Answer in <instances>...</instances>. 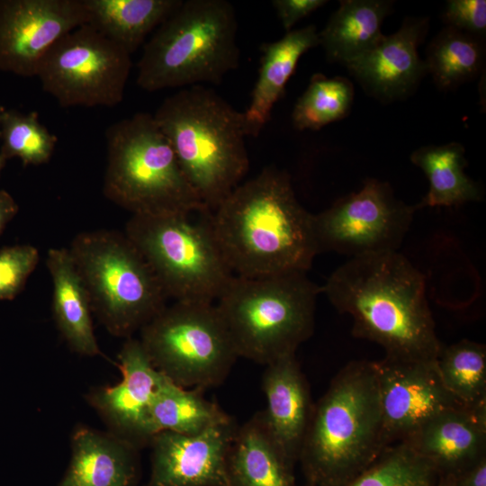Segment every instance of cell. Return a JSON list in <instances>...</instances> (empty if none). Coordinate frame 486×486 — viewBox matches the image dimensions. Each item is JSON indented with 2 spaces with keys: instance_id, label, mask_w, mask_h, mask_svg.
<instances>
[{
  "instance_id": "31",
  "label": "cell",
  "mask_w": 486,
  "mask_h": 486,
  "mask_svg": "<svg viewBox=\"0 0 486 486\" xmlns=\"http://www.w3.org/2000/svg\"><path fill=\"white\" fill-rule=\"evenodd\" d=\"M435 467L403 442L389 446L346 486H438Z\"/></svg>"
},
{
  "instance_id": "11",
  "label": "cell",
  "mask_w": 486,
  "mask_h": 486,
  "mask_svg": "<svg viewBox=\"0 0 486 486\" xmlns=\"http://www.w3.org/2000/svg\"><path fill=\"white\" fill-rule=\"evenodd\" d=\"M130 56L86 23L50 47L36 76L61 107H114L124 96Z\"/></svg>"
},
{
  "instance_id": "37",
  "label": "cell",
  "mask_w": 486,
  "mask_h": 486,
  "mask_svg": "<svg viewBox=\"0 0 486 486\" xmlns=\"http://www.w3.org/2000/svg\"><path fill=\"white\" fill-rule=\"evenodd\" d=\"M18 204L5 190H0V235L7 223L17 214Z\"/></svg>"
},
{
  "instance_id": "27",
  "label": "cell",
  "mask_w": 486,
  "mask_h": 486,
  "mask_svg": "<svg viewBox=\"0 0 486 486\" xmlns=\"http://www.w3.org/2000/svg\"><path fill=\"white\" fill-rule=\"evenodd\" d=\"M203 391L181 387L164 376L150 404L158 433L195 435L233 419L217 403L205 399Z\"/></svg>"
},
{
  "instance_id": "22",
  "label": "cell",
  "mask_w": 486,
  "mask_h": 486,
  "mask_svg": "<svg viewBox=\"0 0 486 486\" xmlns=\"http://www.w3.org/2000/svg\"><path fill=\"white\" fill-rule=\"evenodd\" d=\"M46 266L52 281L53 318L62 338L77 355L102 356L90 299L68 249H49Z\"/></svg>"
},
{
  "instance_id": "16",
  "label": "cell",
  "mask_w": 486,
  "mask_h": 486,
  "mask_svg": "<svg viewBox=\"0 0 486 486\" xmlns=\"http://www.w3.org/2000/svg\"><path fill=\"white\" fill-rule=\"evenodd\" d=\"M238 428L231 419L195 435L157 433L149 445L150 475L143 486H231L228 458Z\"/></svg>"
},
{
  "instance_id": "10",
  "label": "cell",
  "mask_w": 486,
  "mask_h": 486,
  "mask_svg": "<svg viewBox=\"0 0 486 486\" xmlns=\"http://www.w3.org/2000/svg\"><path fill=\"white\" fill-rule=\"evenodd\" d=\"M152 365L184 388L220 385L238 358L214 302L166 305L140 330Z\"/></svg>"
},
{
  "instance_id": "38",
  "label": "cell",
  "mask_w": 486,
  "mask_h": 486,
  "mask_svg": "<svg viewBox=\"0 0 486 486\" xmlns=\"http://www.w3.org/2000/svg\"><path fill=\"white\" fill-rule=\"evenodd\" d=\"M438 486H453V485L447 480L440 478Z\"/></svg>"
},
{
  "instance_id": "7",
  "label": "cell",
  "mask_w": 486,
  "mask_h": 486,
  "mask_svg": "<svg viewBox=\"0 0 486 486\" xmlns=\"http://www.w3.org/2000/svg\"><path fill=\"white\" fill-rule=\"evenodd\" d=\"M103 192L132 215L209 212L185 178L153 114L137 112L108 127Z\"/></svg>"
},
{
  "instance_id": "41",
  "label": "cell",
  "mask_w": 486,
  "mask_h": 486,
  "mask_svg": "<svg viewBox=\"0 0 486 486\" xmlns=\"http://www.w3.org/2000/svg\"><path fill=\"white\" fill-rule=\"evenodd\" d=\"M304 486H310V485H309V484H305Z\"/></svg>"
},
{
  "instance_id": "2",
  "label": "cell",
  "mask_w": 486,
  "mask_h": 486,
  "mask_svg": "<svg viewBox=\"0 0 486 486\" xmlns=\"http://www.w3.org/2000/svg\"><path fill=\"white\" fill-rule=\"evenodd\" d=\"M210 220L237 276L308 272L319 254L313 214L297 200L289 174L274 166L238 184Z\"/></svg>"
},
{
  "instance_id": "5",
  "label": "cell",
  "mask_w": 486,
  "mask_h": 486,
  "mask_svg": "<svg viewBox=\"0 0 486 486\" xmlns=\"http://www.w3.org/2000/svg\"><path fill=\"white\" fill-rule=\"evenodd\" d=\"M321 292L304 271L233 275L215 305L238 357L266 365L310 338Z\"/></svg>"
},
{
  "instance_id": "23",
  "label": "cell",
  "mask_w": 486,
  "mask_h": 486,
  "mask_svg": "<svg viewBox=\"0 0 486 486\" xmlns=\"http://www.w3.org/2000/svg\"><path fill=\"white\" fill-rule=\"evenodd\" d=\"M294 466L271 436L261 411L238 428L228 458L231 486H297Z\"/></svg>"
},
{
  "instance_id": "28",
  "label": "cell",
  "mask_w": 486,
  "mask_h": 486,
  "mask_svg": "<svg viewBox=\"0 0 486 486\" xmlns=\"http://www.w3.org/2000/svg\"><path fill=\"white\" fill-rule=\"evenodd\" d=\"M484 56L482 38L446 26L428 44L424 61L437 87L449 90L477 77Z\"/></svg>"
},
{
  "instance_id": "30",
  "label": "cell",
  "mask_w": 486,
  "mask_h": 486,
  "mask_svg": "<svg viewBox=\"0 0 486 486\" xmlns=\"http://www.w3.org/2000/svg\"><path fill=\"white\" fill-rule=\"evenodd\" d=\"M354 94V86L348 78L314 74L293 107V127L298 130H318L342 120L350 112Z\"/></svg>"
},
{
  "instance_id": "33",
  "label": "cell",
  "mask_w": 486,
  "mask_h": 486,
  "mask_svg": "<svg viewBox=\"0 0 486 486\" xmlns=\"http://www.w3.org/2000/svg\"><path fill=\"white\" fill-rule=\"evenodd\" d=\"M39 260V250L32 245L0 249V300H13L21 292Z\"/></svg>"
},
{
  "instance_id": "12",
  "label": "cell",
  "mask_w": 486,
  "mask_h": 486,
  "mask_svg": "<svg viewBox=\"0 0 486 486\" xmlns=\"http://www.w3.org/2000/svg\"><path fill=\"white\" fill-rule=\"evenodd\" d=\"M418 209L398 199L389 183L366 178L359 191L313 214L319 254L333 251L354 257L396 252Z\"/></svg>"
},
{
  "instance_id": "32",
  "label": "cell",
  "mask_w": 486,
  "mask_h": 486,
  "mask_svg": "<svg viewBox=\"0 0 486 486\" xmlns=\"http://www.w3.org/2000/svg\"><path fill=\"white\" fill-rule=\"evenodd\" d=\"M2 148L6 160L18 158L23 166H38L51 158L58 139L40 121L36 112L22 113L5 110L0 123Z\"/></svg>"
},
{
  "instance_id": "20",
  "label": "cell",
  "mask_w": 486,
  "mask_h": 486,
  "mask_svg": "<svg viewBox=\"0 0 486 486\" xmlns=\"http://www.w3.org/2000/svg\"><path fill=\"white\" fill-rule=\"evenodd\" d=\"M71 456L58 486H137L140 450L110 432L75 427Z\"/></svg>"
},
{
  "instance_id": "35",
  "label": "cell",
  "mask_w": 486,
  "mask_h": 486,
  "mask_svg": "<svg viewBox=\"0 0 486 486\" xmlns=\"http://www.w3.org/2000/svg\"><path fill=\"white\" fill-rule=\"evenodd\" d=\"M325 0H274V6L277 16L287 32L292 31V26L300 20L326 4Z\"/></svg>"
},
{
  "instance_id": "1",
  "label": "cell",
  "mask_w": 486,
  "mask_h": 486,
  "mask_svg": "<svg viewBox=\"0 0 486 486\" xmlns=\"http://www.w3.org/2000/svg\"><path fill=\"white\" fill-rule=\"evenodd\" d=\"M353 320L355 337L377 343L388 357L436 360L442 343L426 295V278L402 254L354 256L321 286Z\"/></svg>"
},
{
  "instance_id": "25",
  "label": "cell",
  "mask_w": 486,
  "mask_h": 486,
  "mask_svg": "<svg viewBox=\"0 0 486 486\" xmlns=\"http://www.w3.org/2000/svg\"><path fill=\"white\" fill-rule=\"evenodd\" d=\"M182 0H83L88 24L130 55Z\"/></svg>"
},
{
  "instance_id": "34",
  "label": "cell",
  "mask_w": 486,
  "mask_h": 486,
  "mask_svg": "<svg viewBox=\"0 0 486 486\" xmlns=\"http://www.w3.org/2000/svg\"><path fill=\"white\" fill-rule=\"evenodd\" d=\"M443 19L446 26L482 38L486 32V1L449 0Z\"/></svg>"
},
{
  "instance_id": "9",
  "label": "cell",
  "mask_w": 486,
  "mask_h": 486,
  "mask_svg": "<svg viewBox=\"0 0 486 486\" xmlns=\"http://www.w3.org/2000/svg\"><path fill=\"white\" fill-rule=\"evenodd\" d=\"M139 215L124 233L140 252L168 298L214 302L234 275L214 236L211 212Z\"/></svg>"
},
{
  "instance_id": "29",
  "label": "cell",
  "mask_w": 486,
  "mask_h": 486,
  "mask_svg": "<svg viewBox=\"0 0 486 486\" xmlns=\"http://www.w3.org/2000/svg\"><path fill=\"white\" fill-rule=\"evenodd\" d=\"M441 380L447 391L469 408L486 405V346L463 339L442 345L436 358Z\"/></svg>"
},
{
  "instance_id": "15",
  "label": "cell",
  "mask_w": 486,
  "mask_h": 486,
  "mask_svg": "<svg viewBox=\"0 0 486 486\" xmlns=\"http://www.w3.org/2000/svg\"><path fill=\"white\" fill-rule=\"evenodd\" d=\"M117 359L122 380L89 389L85 399L108 432L140 450L158 433L150 404L164 375L152 365L139 338H126Z\"/></svg>"
},
{
  "instance_id": "8",
  "label": "cell",
  "mask_w": 486,
  "mask_h": 486,
  "mask_svg": "<svg viewBox=\"0 0 486 486\" xmlns=\"http://www.w3.org/2000/svg\"><path fill=\"white\" fill-rule=\"evenodd\" d=\"M68 249L93 315L111 335L133 337L166 306L168 297L158 278L124 232L84 231Z\"/></svg>"
},
{
  "instance_id": "26",
  "label": "cell",
  "mask_w": 486,
  "mask_h": 486,
  "mask_svg": "<svg viewBox=\"0 0 486 486\" xmlns=\"http://www.w3.org/2000/svg\"><path fill=\"white\" fill-rule=\"evenodd\" d=\"M464 148L458 142L423 146L411 153L410 161L424 172L429 183L418 208L459 206L482 198L477 184L464 173Z\"/></svg>"
},
{
  "instance_id": "3",
  "label": "cell",
  "mask_w": 486,
  "mask_h": 486,
  "mask_svg": "<svg viewBox=\"0 0 486 486\" xmlns=\"http://www.w3.org/2000/svg\"><path fill=\"white\" fill-rule=\"evenodd\" d=\"M374 362L352 361L313 405L298 462L310 486H346L388 447Z\"/></svg>"
},
{
  "instance_id": "18",
  "label": "cell",
  "mask_w": 486,
  "mask_h": 486,
  "mask_svg": "<svg viewBox=\"0 0 486 486\" xmlns=\"http://www.w3.org/2000/svg\"><path fill=\"white\" fill-rule=\"evenodd\" d=\"M401 442L453 478L486 456V405L441 412Z\"/></svg>"
},
{
  "instance_id": "36",
  "label": "cell",
  "mask_w": 486,
  "mask_h": 486,
  "mask_svg": "<svg viewBox=\"0 0 486 486\" xmlns=\"http://www.w3.org/2000/svg\"><path fill=\"white\" fill-rule=\"evenodd\" d=\"M447 480L453 486H486V456Z\"/></svg>"
},
{
  "instance_id": "17",
  "label": "cell",
  "mask_w": 486,
  "mask_h": 486,
  "mask_svg": "<svg viewBox=\"0 0 486 486\" xmlns=\"http://www.w3.org/2000/svg\"><path fill=\"white\" fill-rule=\"evenodd\" d=\"M428 27V17H406L396 32L383 35L345 66L364 91L381 102L403 99L417 89L427 74L418 48Z\"/></svg>"
},
{
  "instance_id": "4",
  "label": "cell",
  "mask_w": 486,
  "mask_h": 486,
  "mask_svg": "<svg viewBox=\"0 0 486 486\" xmlns=\"http://www.w3.org/2000/svg\"><path fill=\"white\" fill-rule=\"evenodd\" d=\"M153 117L202 205L213 212L249 168L243 112L205 86L166 97Z\"/></svg>"
},
{
  "instance_id": "39",
  "label": "cell",
  "mask_w": 486,
  "mask_h": 486,
  "mask_svg": "<svg viewBox=\"0 0 486 486\" xmlns=\"http://www.w3.org/2000/svg\"><path fill=\"white\" fill-rule=\"evenodd\" d=\"M4 162H5V159L2 157V155L0 154V172L4 165Z\"/></svg>"
},
{
  "instance_id": "14",
  "label": "cell",
  "mask_w": 486,
  "mask_h": 486,
  "mask_svg": "<svg viewBox=\"0 0 486 486\" xmlns=\"http://www.w3.org/2000/svg\"><path fill=\"white\" fill-rule=\"evenodd\" d=\"M86 23L83 0H0V71L36 76L50 47Z\"/></svg>"
},
{
  "instance_id": "13",
  "label": "cell",
  "mask_w": 486,
  "mask_h": 486,
  "mask_svg": "<svg viewBox=\"0 0 486 486\" xmlns=\"http://www.w3.org/2000/svg\"><path fill=\"white\" fill-rule=\"evenodd\" d=\"M374 366L388 446L403 441L441 412L466 407L445 387L436 360L385 356Z\"/></svg>"
},
{
  "instance_id": "6",
  "label": "cell",
  "mask_w": 486,
  "mask_h": 486,
  "mask_svg": "<svg viewBox=\"0 0 486 486\" xmlns=\"http://www.w3.org/2000/svg\"><path fill=\"white\" fill-rule=\"evenodd\" d=\"M238 21L226 0H185L156 29L138 62L148 92L219 85L239 64Z\"/></svg>"
},
{
  "instance_id": "21",
  "label": "cell",
  "mask_w": 486,
  "mask_h": 486,
  "mask_svg": "<svg viewBox=\"0 0 486 486\" xmlns=\"http://www.w3.org/2000/svg\"><path fill=\"white\" fill-rule=\"evenodd\" d=\"M320 46L315 25L292 30L273 42L261 45L258 75L243 112L248 136L256 137L271 118L275 104L284 96L301 57Z\"/></svg>"
},
{
  "instance_id": "19",
  "label": "cell",
  "mask_w": 486,
  "mask_h": 486,
  "mask_svg": "<svg viewBox=\"0 0 486 486\" xmlns=\"http://www.w3.org/2000/svg\"><path fill=\"white\" fill-rule=\"evenodd\" d=\"M265 366L262 388L266 407L262 416L274 442L296 464L314 405L310 386L295 354Z\"/></svg>"
},
{
  "instance_id": "24",
  "label": "cell",
  "mask_w": 486,
  "mask_h": 486,
  "mask_svg": "<svg viewBox=\"0 0 486 486\" xmlns=\"http://www.w3.org/2000/svg\"><path fill=\"white\" fill-rule=\"evenodd\" d=\"M392 10L386 0H342L325 28L320 45L329 62L347 64L374 47L383 36L381 28Z\"/></svg>"
},
{
  "instance_id": "40",
  "label": "cell",
  "mask_w": 486,
  "mask_h": 486,
  "mask_svg": "<svg viewBox=\"0 0 486 486\" xmlns=\"http://www.w3.org/2000/svg\"><path fill=\"white\" fill-rule=\"evenodd\" d=\"M5 111V109L0 105V123H1V119H2V116H3V113Z\"/></svg>"
}]
</instances>
